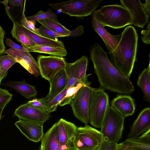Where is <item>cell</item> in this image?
<instances>
[{"label": "cell", "mask_w": 150, "mask_h": 150, "mask_svg": "<svg viewBox=\"0 0 150 150\" xmlns=\"http://www.w3.org/2000/svg\"><path fill=\"white\" fill-rule=\"evenodd\" d=\"M150 130V108L147 107L139 113L131 126L128 138L138 137Z\"/></svg>", "instance_id": "e0dca14e"}, {"label": "cell", "mask_w": 150, "mask_h": 150, "mask_svg": "<svg viewBox=\"0 0 150 150\" xmlns=\"http://www.w3.org/2000/svg\"><path fill=\"white\" fill-rule=\"evenodd\" d=\"M5 31L0 25V55L4 53L5 51V47L4 43V39Z\"/></svg>", "instance_id": "ab89813d"}, {"label": "cell", "mask_w": 150, "mask_h": 150, "mask_svg": "<svg viewBox=\"0 0 150 150\" xmlns=\"http://www.w3.org/2000/svg\"><path fill=\"white\" fill-rule=\"evenodd\" d=\"M6 43L7 46H9L12 49L21 51L27 50L23 47L16 44L9 38L6 39Z\"/></svg>", "instance_id": "f35d334b"}, {"label": "cell", "mask_w": 150, "mask_h": 150, "mask_svg": "<svg viewBox=\"0 0 150 150\" xmlns=\"http://www.w3.org/2000/svg\"><path fill=\"white\" fill-rule=\"evenodd\" d=\"M25 4L24 5L23 10L21 24L27 29L38 35H40L38 28H37L35 26V22L28 20L25 15Z\"/></svg>", "instance_id": "1f68e13d"}, {"label": "cell", "mask_w": 150, "mask_h": 150, "mask_svg": "<svg viewBox=\"0 0 150 150\" xmlns=\"http://www.w3.org/2000/svg\"><path fill=\"white\" fill-rule=\"evenodd\" d=\"M104 90L101 87H91L90 91L88 107L89 123L98 128H101L110 106L108 96Z\"/></svg>", "instance_id": "277c9868"}, {"label": "cell", "mask_w": 150, "mask_h": 150, "mask_svg": "<svg viewBox=\"0 0 150 150\" xmlns=\"http://www.w3.org/2000/svg\"><path fill=\"white\" fill-rule=\"evenodd\" d=\"M37 62L42 77L49 81L60 71L65 69L67 62L62 57L39 55Z\"/></svg>", "instance_id": "9c48e42d"}, {"label": "cell", "mask_w": 150, "mask_h": 150, "mask_svg": "<svg viewBox=\"0 0 150 150\" xmlns=\"http://www.w3.org/2000/svg\"><path fill=\"white\" fill-rule=\"evenodd\" d=\"M88 63V58L85 56L73 62H67L65 69L68 76L73 77L81 81L87 79L86 71Z\"/></svg>", "instance_id": "ac0fdd59"}, {"label": "cell", "mask_w": 150, "mask_h": 150, "mask_svg": "<svg viewBox=\"0 0 150 150\" xmlns=\"http://www.w3.org/2000/svg\"><path fill=\"white\" fill-rule=\"evenodd\" d=\"M91 82L87 81L78 91L69 104L74 116L85 125L89 123L88 107Z\"/></svg>", "instance_id": "ba28073f"}, {"label": "cell", "mask_w": 150, "mask_h": 150, "mask_svg": "<svg viewBox=\"0 0 150 150\" xmlns=\"http://www.w3.org/2000/svg\"><path fill=\"white\" fill-rule=\"evenodd\" d=\"M67 150H75V149H68Z\"/></svg>", "instance_id": "7dc6e473"}, {"label": "cell", "mask_w": 150, "mask_h": 150, "mask_svg": "<svg viewBox=\"0 0 150 150\" xmlns=\"http://www.w3.org/2000/svg\"><path fill=\"white\" fill-rule=\"evenodd\" d=\"M50 113L47 111L34 108L25 103L15 110L13 116H17L19 119L44 124L49 119Z\"/></svg>", "instance_id": "4fadbf2b"}, {"label": "cell", "mask_w": 150, "mask_h": 150, "mask_svg": "<svg viewBox=\"0 0 150 150\" xmlns=\"http://www.w3.org/2000/svg\"><path fill=\"white\" fill-rule=\"evenodd\" d=\"M4 108L3 107H0V120H1V118L2 117V114Z\"/></svg>", "instance_id": "bcb514c9"}, {"label": "cell", "mask_w": 150, "mask_h": 150, "mask_svg": "<svg viewBox=\"0 0 150 150\" xmlns=\"http://www.w3.org/2000/svg\"><path fill=\"white\" fill-rule=\"evenodd\" d=\"M92 26L102 39L109 53L112 52L119 43L122 34L117 35L110 34L97 21L93 13H92Z\"/></svg>", "instance_id": "9a60e30c"}, {"label": "cell", "mask_w": 150, "mask_h": 150, "mask_svg": "<svg viewBox=\"0 0 150 150\" xmlns=\"http://www.w3.org/2000/svg\"><path fill=\"white\" fill-rule=\"evenodd\" d=\"M0 3L3 4L4 5L6 13L7 15H8V17H9V19L12 20L13 21V22L14 21V20L13 17H12V16H11L10 13L9 11L8 8V0L0 1Z\"/></svg>", "instance_id": "f6af8a7d"}, {"label": "cell", "mask_w": 150, "mask_h": 150, "mask_svg": "<svg viewBox=\"0 0 150 150\" xmlns=\"http://www.w3.org/2000/svg\"><path fill=\"white\" fill-rule=\"evenodd\" d=\"M8 4L12 7L22 6L25 3L26 0H8Z\"/></svg>", "instance_id": "60d3db41"}, {"label": "cell", "mask_w": 150, "mask_h": 150, "mask_svg": "<svg viewBox=\"0 0 150 150\" xmlns=\"http://www.w3.org/2000/svg\"><path fill=\"white\" fill-rule=\"evenodd\" d=\"M4 53L12 56L17 62L35 76L38 77L40 75L38 63L29 51H19L10 48L6 50Z\"/></svg>", "instance_id": "7c38bea8"}, {"label": "cell", "mask_w": 150, "mask_h": 150, "mask_svg": "<svg viewBox=\"0 0 150 150\" xmlns=\"http://www.w3.org/2000/svg\"><path fill=\"white\" fill-rule=\"evenodd\" d=\"M68 80L65 69L57 73L49 81L50 88L48 93L46 97L47 99L59 94L65 89Z\"/></svg>", "instance_id": "44dd1931"}, {"label": "cell", "mask_w": 150, "mask_h": 150, "mask_svg": "<svg viewBox=\"0 0 150 150\" xmlns=\"http://www.w3.org/2000/svg\"><path fill=\"white\" fill-rule=\"evenodd\" d=\"M60 144V150L75 149L74 141L77 127L62 118L57 122Z\"/></svg>", "instance_id": "30bf717a"}, {"label": "cell", "mask_w": 150, "mask_h": 150, "mask_svg": "<svg viewBox=\"0 0 150 150\" xmlns=\"http://www.w3.org/2000/svg\"><path fill=\"white\" fill-rule=\"evenodd\" d=\"M58 127L57 122L44 135L41 140L40 150H60Z\"/></svg>", "instance_id": "ffe728a7"}, {"label": "cell", "mask_w": 150, "mask_h": 150, "mask_svg": "<svg viewBox=\"0 0 150 150\" xmlns=\"http://www.w3.org/2000/svg\"><path fill=\"white\" fill-rule=\"evenodd\" d=\"M13 25L31 39L37 45H46L52 47L65 48L63 42L58 39L54 40L48 39L38 35L27 29L21 24L14 21Z\"/></svg>", "instance_id": "d6986e66"}, {"label": "cell", "mask_w": 150, "mask_h": 150, "mask_svg": "<svg viewBox=\"0 0 150 150\" xmlns=\"http://www.w3.org/2000/svg\"><path fill=\"white\" fill-rule=\"evenodd\" d=\"M110 106L125 118L133 115L135 109L134 99L127 95H117L112 100Z\"/></svg>", "instance_id": "2e32d148"}, {"label": "cell", "mask_w": 150, "mask_h": 150, "mask_svg": "<svg viewBox=\"0 0 150 150\" xmlns=\"http://www.w3.org/2000/svg\"><path fill=\"white\" fill-rule=\"evenodd\" d=\"M27 50L29 52L45 53L62 57L66 56L67 54L65 48L37 45L28 49Z\"/></svg>", "instance_id": "d4e9b609"}, {"label": "cell", "mask_w": 150, "mask_h": 150, "mask_svg": "<svg viewBox=\"0 0 150 150\" xmlns=\"http://www.w3.org/2000/svg\"><path fill=\"white\" fill-rule=\"evenodd\" d=\"M117 143L103 140L98 150H116Z\"/></svg>", "instance_id": "d590c367"}, {"label": "cell", "mask_w": 150, "mask_h": 150, "mask_svg": "<svg viewBox=\"0 0 150 150\" xmlns=\"http://www.w3.org/2000/svg\"><path fill=\"white\" fill-rule=\"evenodd\" d=\"M87 81V78L81 80L74 86L69 88L67 91L65 96L60 101L59 105L63 106L69 104L72 98L75 95L78 91L85 84Z\"/></svg>", "instance_id": "f1b7e54d"}, {"label": "cell", "mask_w": 150, "mask_h": 150, "mask_svg": "<svg viewBox=\"0 0 150 150\" xmlns=\"http://www.w3.org/2000/svg\"><path fill=\"white\" fill-rule=\"evenodd\" d=\"M102 0H73L56 3H49L53 9L70 16L83 17L90 15Z\"/></svg>", "instance_id": "5b68a950"}, {"label": "cell", "mask_w": 150, "mask_h": 150, "mask_svg": "<svg viewBox=\"0 0 150 150\" xmlns=\"http://www.w3.org/2000/svg\"><path fill=\"white\" fill-rule=\"evenodd\" d=\"M150 62L148 67L145 68L139 75L137 85L142 89L143 93V99L150 102Z\"/></svg>", "instance_id": "cb8c5ba5"}, {"label": "cell", "mask_w": 150, "mask_h": 150, "mask_svg": "<svg viewBox=\"0 0 150 150\" xmlns=\"http://www.w3.org/2000/svg\"><path fill=\"white\" fill-rule=\"evenodd\" d=\"M13 95L8 90L0 87V107L4 108L12 99Z\"/></svg>", "instance_id": "e575fe53"}, {"label": "cell", "mask_w": 150, "mask_h": 150, "mask_svg": "<svg viewBox=\"0 0 150 150\" xmlns=\"http://www.w3.org/2000/svg\"><path fill=\"white\" fill-rule=\"evenodd\" d=\"M116 150H136L124 142L117 144Z\"/></svg>", "instance_id": "7bdbcfd3"}, {"label": "cell", "mask_w": 150, "mask_h": 150, "mask_svg": "<svg viewBox=\"0 0 150 150\" xmlns=\"http://www.w3.org/2000/svg\"><path fill=\"white\" fill-rule=\"evenodd\" d=\"M93 13L97 21L104 27L108 26L114 29L122 28L131 25L132 17L128 10L119 4L103 6Z\"/></svg>", "instance_id": "3957f363"}, {"label": "cell", "mask_w": 150, "mask_h": 150, "mask_svg": "<svg viewBox=\"0 0 150 150\" xmlns=\"http://www.w3.org/2000/svg\"><path fill=\"white\" fill-rule=\"evenodd\" d=\"M143 8L147 15L150 16V0H146L144 3H141Z\"/></svg>", "instance_id": "ee69618b"}, {"label": "cell", "mask_w": 150, "mask_h": 150, "mask_svg": "<svg viewBox=\"0 0 150 150\" xmlns=\"http://www.w3.org/2000/svg\"><path fill=\"white\" fill-rule=\"evenodd\" d=\"M17 62L12 56L7 54L0 56V84L7 75L8 70Z\"/></svg>", "instance_id": "83f0119b"}, {"label": "cell", "mask_w": 150, "mask_h": 150, "mask_svg": "<svg viewBox=\"0 0 150 150\" xmlns=\"http://www.w3.org/2000/svg\"><path fill=\"white\" fill-rule=\"evenodd\" d=\"M68 88L65 89L55 96L46 99V102L47 110L49 113H50L56 110L60 101L66 95Z\"/></svg>", "instance_id": "4dcf8cb0"}, {"label": "cell", "mask_w": 150, "mask_h": 150, "mask_svg": "<svg viewBox=\"0 0 150 150\" xmlns=\"http://www.w3.org/2000/svg\"><path fill=\"white\" fill-rule=\"evenodd\" d=\"M38 30L40 35L48 39L56 40L57 39V37H64L63 35L57 34L42 25Z\"/></svg>", "instance_id": "d6a6232c"}, {"label": "cell", "mask_w": 150, "mask_h": 150, "mask_svg": "<svg viewBox=\"0 0 150 150\" xmlns=\"http://www.w3.org/2000/svg\"><path fill=\"white\" fill-rule=\"evenodd\" d=\"M125 119L110 105L100 131L103 140L117 143L122 138Z\"/></svg>", "instance_id": "8992f818"}, {"label": "cell", "mask_w": 150, "mask_h": 150, "mask_svg": "<svg viewBox=\"0 0 150 150\" xmlns=\"http://www.w3.org/2000/svg\"><path fill=\"white\" fill-rule=\"evenodd\" d=\"M27 19L34 22L38 20L45 19H51L58 21L57 16L51 9H48L46 11L40 10L37 13L26 17Z\"/></svg>", "instance_id": "f546056e"}, {"label": "cell", "mask_w": 150, "mask_h": 150, "mask_svg": "<svg viewBox=\"0 0 150 150\" xmlns=\"http://www.w3.org/2000/svg\"><path fill=\"white\" fill-rule=\"evenodd\" d=\"M68 82L67 86L65 88V89L74 86L78 82L81 81V80H80L79 79L73 77L68 76Z\"/></svg>", "instance_id": "b9f144b4"}, {"label": "cell", "mask_w": 150, "mask_h": 150, "mask_svg": "<svg viewBox=\"0 0 150 150\" xmlns=\"http://www.w3.org/2000/svg\"><path fill=\"white\" fill-rule=\"evenodd\" d=\"M121 34L117 47L109 53L113 64L125 76L129 78L136 60L138 35L136 30L131 25L127 27Z\"/></svg>", "instance_id": "7a4b0ae2"}, {"label": "cell", "mask_w": 150, "mask_h": 150, "mask_svg": "<svg viewBox=\"0 0 150 150\" xmlns=\"http://www.w3.org/2000/svg\"><path fill=\"white\" fill-rule=\"evenodd\" d=\"M46 100L45 98H42L40 99L34 98L28 101L26 103L34 108L41 110L48 111L47 110Z\"/></svg>", "instance_id": "836d02e7"}, {"label": "cell", "mask_w": 150, "mask_h": 150, "mask_svg": "<svg viewBox=\"0 0 150 150\" xmlns=\"http://www.w3.org/2000/svg\"><path fill=\"white\" fill-rule=\"evenodd\" d=\"M103 141L100 131L88 125L77 128L74 141L75 150H98Z\"/></svg>", "instance_id": "52a82bcc"}, {"label": "cell", "mask_w": 150, "mask_h": 150, "mask_svg": "<svg viewBox=\"0 0 150 150\" xmlns=\"http://www.w3.org/2000/svg\"><path fill=\"white\" fill-rule=\"evenodd\" d=\"M124 142L136 150H150V130L140 136L128 138Z\"/></svg>", "instance_id": "603a6c76"}, {"label": "cell", "mask_w": 150, "mask_h": 150, "mask_svg": "<svg viewBox=\"0 0 150 150\" xmlns=\"http://www.w3.org/2000/svg\"><path fill=\"white\" fill-rule=\"evenodd\" d=\"M6 87L12 88L27 99L35 97L37 93L35 87L27 83L24 79L21 81H12L2 84Z\"/></svg>", "instance_id": "7402d4cb"}, {"label": "cell", "mask_w": 150, "mask_h": 150, "mask_svg": "<svg viewBox=\"0 0 150 150\" xmlns=\"http://www.w3.org/2000/svg\"><path fill=\"white\" fill-rule=\"evenodd\" d=\"M45 26L56 33L64 36L68 37L70 30L67 29L58 21L51 19H45L37 21Z\"/></svg>", "instance_id": "484cf974"}, {"label": "cell", "mask_w": 150, "mask_h": 150, "mask_svg": "<svg viewBox=\"0 0 150 150\" xmlns=\"http://www.w3.org/2000/svg\"><path fill=\"white\" fill-rule=\"evenodd\" d=\"M84 26L82 25H78L77 28L70 32L68 36L76 37L81 36L84 33Z\"/></svg>", "instance_id": "74e56055"}, {"label": "cell", "mask_w": 150, "mask_h": 150, "mask_svg": "<svg viewBox=\"0 0 150 150\" xmlns=\"http://www.w3.org/2000/svg\"><path fill=\"white\" fill-rule=\"evenodd\" d=\"M11 33L12 37L27 50L36 44L29 37L13 25Z\"/></svg>", "instance_id": "4316f807"}, {"label": "cell", "mask_w": 150, "mask_h": 150, "mask_svg": "<svg viewBox=\"0 0 150 150\" xmlns=\"http://www.w3.org/2000/svg\"><path fill=\"white\" fill-rule=\"evenodd\" d=\"M146 30H143L141 32L142 35L141 39L144 43L149 45L150 44V22L149 21Z\"/></svg>", "instance_id": "8d00e7d4"}, {"label": "cell", "mask_w": 150, "mask_h": 150, "mask_svg": "<svg viewBox=\"0 0 150 150\" xmlns=\"http://www.w3.org/2000/svg\"><path fill=\"white\" fill-rule=\"evenodd\" d=\"M43 125L21 119L15 123V125L23 134L29 140L35 142L41 141L44 136Z\"/></svg>", "instance_id": "5bb4252c"}, {"label": "cell", "mask_w": 150, "mask_h": 150, "mask_svg": "<svg viewBox=\"0 0 150 150\" xmlns=\"http://www.w3.org/2000/svg\"><path fill=\"white\" fill-rule=\"evenodd\" d=\"M107 54L97 43L94 44L90 51V58L100 87L120 94H131L134 90L132 82L115 66Z\"/></svg>", "instance_id": "6da1fadb"}, {"label": "cell", "mask_w": 150, "mask_h": 150, "mask_svg": "<svg viewBox=\"0 0 150 150\" xmlns=\"http://www.w3.org/2000/svg\"><path fill=\"white\" fill-rule=\"evenodd\" d=\"M121 5L128 11L132 19L131 25L143 28L148 22L149 17L144 11L139 0L120 1Z\"/></svg>", "instance_id": "8fae6325"}]
</instances>
